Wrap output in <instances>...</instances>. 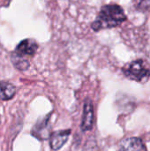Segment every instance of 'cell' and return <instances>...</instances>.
<instances>
[{
  "label": "cell",
  "instance_id": "1",
  "mask_svg": "<svg viewBox=\"0 0 150 151\" xmlns=\"http://www.w3.org/2000/svg\"><path fill=\"white\" fill-rule=\"evenodd\" d=\"M126 19V15L121 6L115 4H107L102 7L91 27L94 31L112 28L119 26Z\"/></svg>",
  "mask_w": 150,
  "mask_h": 151
},
{
  "label": "cell",
  "instance_id": "8",
  "mask_svg": "<svg viewBox=\"0 0 150 151\" xmlns=\"http://www.w3.org/2000/svg\"><path fill=\"white\" fill-rule=\"evenodd\" d=\"M16 93L15 87L6 81H0V99L6 101L11 99Z\"/></svg>",
  "mask_w": 150,
  "mask_h": 151
},
{
  "label": "cell",
  "instance_id": "9",
  "mask_svg": "<svg viewBox=\"0 0 150 151\" xmlns=\"http://www.w3.org/2000/svg\"><path fill=\"white\" fill-rule=\"evenodd\" d=\"M11 62L13 64V65L20 71H25L29 67V62L27 61V58H22L19 55H17L15 52L11 53Z\"/></svg>",
  "mask_w": 150,
  "mask_h": 151
},
{
  "label": "cell",
  "instance_id": "4",
  "mask_svg": "<svg viewBox=\"0 0 150 151\" xmlns=\"http://www.w3.org/2000/svg\"><path fill=\"white\" fill-rule=\"evenodd\" d=\"M38 49V44L34 39H24L16 46L15 53L22 58H28V57H34L36 53V50Z\"/></svg>",
  "mask_w": 150,
  "mask_h": 151
},
{
  "label": "cell",
  "instance_id": "2",
  "mask_svg": "<svg viewBox=\"0 0 150 151\" xmlns=\"http://www.w3.org/2000/svg\"><path fill=\"white\" fill-rule=\"evenodd\" d=\"M125 76L132 81L146 83L150 78L149 69L146 66L145 62L141 59H137L123 68Z\"/></svg>",
  "mask_w": 150,
  "mask_h": 151
},
{
  "label": "cell",
  "instance_id": "7",
  "mask_svg": "<svg viewBox=\"0 0 150 151\" xmlns=\"http://www.w3.org/2000/svg\"><path fill=\"white\" fill-rule=\"evenodd\" d=\"M71 134V130H59L52 133L50 136V146L53 150H60L67 142Z\"/></svg>",
  "mask_w": 150,
  "mask_h": 151
},
{
  "label": "cell",
  "instance_id": "10",
  "mask_svg": "<svg viewBox=\"0 0 150 151\" xmlns=\"http://www.w3.org/2000/svg\"><path fill=\"white\" fill-rule=\"evenodd\" d=\"M83 151H97V147L95 146V142H90L85 145L84 150Z\"/></svg>",
  "mask_w": 150,
  "mask_h": 151
},
{
  "label": "cell",
  "instance_id": "3",
  "mask_svg": "<svg viewBox=\"0 0 150 151\" xmlns=\"http://www.w3.org/2000/svg\"><path fill=\"white\" fill-rule=\"evenodd\" d=\"M95 120V113H94V107L92 101L90 99H87L84 103L83 107V114H82V120H81V130L83 132H88L93 129Z\"/></svg>",
  "mask_w": 150,
  "mask_h": 151
},
{
  "label": "cell",
  "instance_id": "6",
  "mask_svg": "<svg viewBox=\"0 0 150 151\" xmlns=\"http://www.w3.org/2000/svg\"><path fill=\"white\" fill-rule=\"evenodd\" d=\"M118 151H147V149L140 138L129 137L119 142Z\"/></svg>",
  "mask_w": 150,
  "mask_h": 151
},
{
  "label": "cell",
  "instance_id": "5",
  "mask_svg": "<svg viewBox=\"0 0 150 151\" xmlns=\"http://www.w3.org/2000/svg\"><path fill=\"white\" fill-rule=\"evenodd\" d=\"M50 114L39 120L32 130V134L39 140H46L50 136Z\"/></svg>",
  "mask_w": 150,
  "mask_h": 151
}]
</instances>
